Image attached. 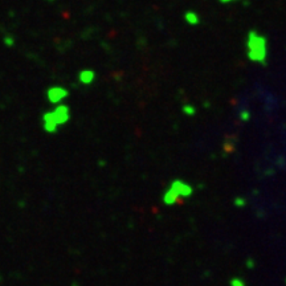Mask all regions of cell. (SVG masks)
I'll use <instances>...</instances> for the list:
<instances>
[{
    "label": "cell",
    "mask_w": 286,
    "mask_h": 286,
    "mask_svg": "<svg viewBox=\"0 0 286 286\" xmlns=\"http://www.w3.org/2000/svg\"><path fill=\"white\" fill-rule=\"evenodd\" d=\"M246 55L253 63L265 64L268 57V41L266 37L257 31H250L246 37Z\"/></svg>",
    "instance_id": "cell-1"
},
{
    "label": "cell",
    "mask_w": 286,
    "mask_h": 286,
    "mask_svg": "<svg viewBox=\"0 0 286 286\" xmlns=\"http://www.w3.org/2000/svg\"><path fill=\"white\" fill-rule=\"evenodd\" d=\"M69 119V107L65 103H59L52 111L43 115L44 129L48 131H55L59 125H63Z\"/></svg>",
    "instance_id": "cell-2"
},
{
    "label": "cell",
    "mask_w": 286,
    "mask_h": 286,
    "mask_svg": "<svg viewBox=\"0 0 286 286\" xmlns=\"http://www.w3.org/2000/svg\"><path fill=\"white\" fill-rule=\"evenodd\" d=\"M192 192V188L190 186H187L186 183L183 182H174L172 186L168 191H167L166 196H164V202L167 204H172L178 200L179 198H186Z\"/></svg>",
    "instance_id": "cell-3"
},
{
    "label": "cell",
    "mask_w": 286,
    "mask_h": 286,
    "mask_svg": "<svg viewBox=\"0 0 286 286\" xmlns=\"http://www.w3.org/2000/svg\"><path fill=\"white\" fill-rule=\"evenodd\" d=\"M68 97V90L63 86H51L47 90L48 101L53 105H59Z\"/></svg>",
    "instance_id": "cell-4"
},
{
    "label": "cell",
    "mask_w": 286,
    "mask_h": 286,
    "mask_svg": "<svg viewBox=\"0 0 286 286\" xmlns=\"http://www.w3.org/2000/svg\"><path fill=\"white\" fill-rule=\"evenodd\" d=\"M78 79L82 85H90V83L94 82L95 72L91 71V69H83V71L79 72Z\"/></svg>",
    "instance_id": "cell-5"
},
{
    "label": "cell",
    "mask_w": 286,
    "mask_h": 286,
    "mask_svg": "<svg viewBox=\"0 0 286 286\" xmlns=\"http://www.w3.org/2000/svg\"><path fill=\"white\" fill-rule=\"evenodd\" d=\"M184 20H186V23L190 24V25H198L199 21H200L199 15L194 11L186 12V13H184Z\"/></svg>",
    "instance_id": "cell-6"
},
{
    "label": "cell",
    "mask_w": 286,
    "mask_h": 286,
    "mask_svg": "<svg viewBox=\"0 0 286 286\" xmlns=\"http://www.w3.org/2000/svg\"><path fill=\"white\" fill-rule=\"evenodd\" d=\"M220 3H224V4H228V3H232V1H237V0H218Z\"/></svg>",
    "instance_id": "cell-7"
},
{
    "label": "cell",
    "mask_w": 286,
    "mask_h": 286,
    "mask_svg": "<svg viewBox=\"0 0 286 286\" xmlns=\"http://www.w3.org/2000/svg\"><path fill=\"white\" fill-rule=\"evenodd\" d=\"M5 41H7V45H13V40L12 39H5Z\"/></svg>",
    "instance_id": "cell-8"
},
{
    "label": "cell",
    "mask_w": 286,
    "mask_h": 286,
    "mask_svg": "<svg viewBox=\"0 0 286 286\" xmlns=\"http://www.w3.org/2000/svg\"><path fill=\"white\" fill-rule=\"evenodd\" d=\"M51 1H53V0H51Z\"/></svg>",
    "instance_id": "cell-9"
}]
</instances>
